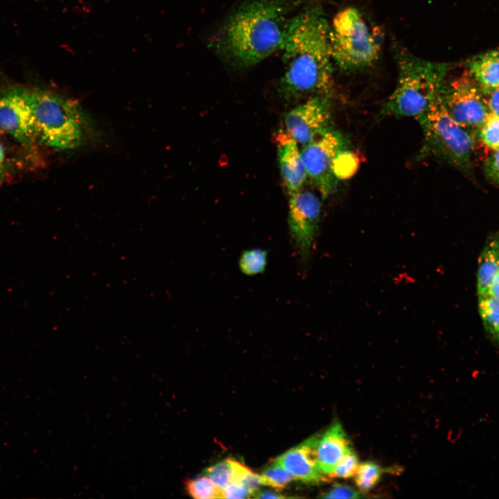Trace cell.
I'll return each instance as SVG.
<instances>
[{
	"label": "cell",
	"mask_w": 499,
	"mask_h": 499,
	"mask_svg": "<svg viewBox=\"0 0 499 499\" xmlns=\"http://www.w3.org/2000/svg\"><path fill=\"white\" fill-rule=\"evenodd\" d=\"M263 485L283 489L294 480L292 475L278 462L274 460L261 474Z\"/></svg>",
	"instance_id": "obj_22"
},
{
	"label": "cell",
	"mask_w": 499,
	"mask_h": 499,
	"mask_svg": "<svg viewBox=\"0 0 499 499\" xmlns=\"http://www.w3.org/2000/svg\"><path fill=\"white\" fill-rule=\"evenodd\" d=\"M482 90L499 87V49L470 58L466 69Z\"/></svg>",
	"instance_id": "obj_15"
},
{
	"label": "cell",
	"mask_w": 499,
	"mask_h": 499,
	"mask_svg": "<svg viewBox=\"0 0 499 499\" xmlns=\"http://www.w3.org/2000/svg\"><path fill=\"white\" fill-rule=\"evenodd\" d=\"M359 159L348 148L342 150L337 155L333 165V172L339 180L350 177L358 166Z\"/></svg>",
	"instance_id": "obj_24"
},
{
	"label": "cell",
	"mask_w": 499,
	"mask_h": 499,
	"mask_svg": "<svg viewBox=\"0 0 499 499\" xmlns=\"http://www.w3.org/2000/svg\"><path fill=\"white\" fill-rule=\"evenodd\" d=\"M184 487L186 492L193 498H223L222 489L206 475L188 479L184 482Z\"/></svg>",
	"instance_id": "obj_20"
},
{
	"label": "cell",
	"mask_w": 499,
	"mask_h": 499,
	"mask_svg": "<svg viewBox=\"0 0 499 499\" xmlns=\"http://www.w3.org/2000/svg\"><path fill=\"white\" fill-rule=\"evenodd\" d=\"M257 498H284L287 496H283L281 493L274 491L265 490V491H257L253 496Z\"/></svg>",
	"instance_id": "obj_30"
},
{
	"label": "cell",
	"mask_w": 499,
	"mask_h": 499,
	"mask_svg": "<svg viewBox=\"0 0 499 499\" xmlns=\"http://www.w3.org/2000/svg\"><path fill=\"white\" fill-rule=\"evenodd\" d=\"M223 498H246L253 496L248 488L240 482H234L222 489Z\"/></svg>",
	"instance_id": "obj_27"
},
{
	"label": "cell",
	"mask_w": 499,
	"mask_h": 499,
	"mask_svg": "<svg viewBox=\"0 0 499 499\" xmlns=\"http://www.w3.org/2000/svg\"><path fill=\"white\" fill-rule=\"evenodd\" d=\"M331 98L313 96L289 110L284 130L304 146L332 127Z\"/></svg>",
	"instance_id": "obj_10"
},
{
	"label": "cell",
	"mask_w": 499,
	"mask_h": 499,
	"mask_svg": "<svg viewBox=\"0 0 499 499\" xmlns=\"http://www.w3.org/2000/svg\"><path fill=\"white\" fill-rule=\"evenodd\" d=\"M319 435H315L288 450L275 460L285 468L295 480L317 484L327 480L317 465L316 445Z\"/></svg>",
	"instance_id": "obj_12"
},
{
	"label": "cell",
	"mask_w": 499,
	"mask_h": 499,
	"mask_svg": "<svg viewBox=\"0 0 499 499\" xmlns=\"http://www.w3.org/2000/svg\"><path fill=\"white\" fill-rule=\"evenodd\" d=\"M499 271V233L489 236L478 259L477 290L478 297L487 293Z\"/></svg>",
	"instance_id": "obj_16"
},
{
	"label": "cell",
	"mask_w": 499,
	"mask_h": 499,
	"mask_svg": "<svg viewBox=\"0 0 499 499\" xmlns=\"http://www.w3.org/2000/svg\"><path fill=\"white\" fill-rule=\"evenodd\" d=\"M325 498H360L363 497L356 489L342 484H335L321 496Z\"/></svg>",
	"instance_id": "obj_26"
},
{
	"label": "cell",
	"mask_w": 499,
	"mask_h": 499,
	"mask_svg": "<svg viewBox=\"0 0 499 499\" xmlns=\"http://www.w3.org/2000/svg\"><path fill=\"white\" fill-rule=\"evenodd\" d=\"M321 202L303 189L289 194L288 223L295 254L302 263L311 255L319 231Z\"/></svg>",
	"instance_id": "obj_9"
},
{
	"label": "cell",
	"mask_w": 499,
	"mask_h": 499,
	"mask_svg": "<svg viewBox=\"0 0 499 499\" xmlns=\"http://www.w3.org/2000/svg\"><path fill=\"white\" fill-rule=\"evenodd\" d=\"M478 131L480 141L487 148L491 150L499 148L498 116L489 112Z\"/></svg>",
	"instance_id": "obj_23"
},
{
	"label": "cell",
	"mask_w": 499,
	"mask_h": 499,
	"mask_svg": "<svg viewBox=\"0 0 499 499\" xmlns=\"http://www.w3.org/2000/svg\"><path fill=\"white\" fill-rule=\"evenodd\" d=\"M348 146L344 135L331 128L302 146L301 152L307 178L324 198L332 195L338 188L339 180L333 172L334 161Z\"/></svg>",
	"instance_id": "obj_7"
},
{
	"label": "cell",
	"mask_w": 499,
	"mask_h": 499,
	"mask_svg": "<svg viewBox=\"0 0 499 499\" xmlns=\"http://www.w3.org/2000/svg\"><path fill=\"white\" fill-rule=\"evenodd\" d=\"M334 64L346 72L372 66L378 59L380 44L360 12L353 7L339 11L329 29Z\"/></svg>",
	"instance_id": "obj_6"
},
{
	"label": "cell",
	"mask_w": 499,
	"mask_h": 499,
	"mask_svg": "<svg viewBox=\"0 0 499 499\" xmlns=\"http://www.w3.org/2000/svg\"><path fill=\"white\" fill-rule=\"evenodd\" d=\"M4 157V150L3 146L0 144V164L3 161Z\"/></svg>",
	"instance_id": "obj_32"
},
{
	"label": "cell",
	"mask_w": 499,
	"mask_h": 499,
	"mask_svg": "<svg viewBox=\"0 0 499 499\" xmlns=\"http://www.w3.org/2000/svg\"><path fill=\"white\" fill-rule=\"evenodd\" d=\"M487 294L499 299V271L492 280Z\"/></svg>",
	"instance_id": "obj_31"
},
{
	"label": "cell",
	"mask_w": 499,
	"mask_h": 499,
	"mask_svg": "<svg viewBox=\"0 0 499 499\" xmlns=\"http://www.w3.org/2000/svg\"><path fill=\"white\" fill-rule=\"evenodd\" d=\"M329 29L326 16L319 5L307 6L291 19L281 49L283 73L279 88L287 101L332 97L334 63Z\"/></svg>",
	"instance_id": "obj_1"
},
{
	"label": "cell",
	"mask_w": 499,
	"mask_h": 499,
	"mask_svg": "<svg viewBox=\"0 0 499 499\" xmlns=\"http://www.w3.org/2000/svg\"><path fill=\"white\" fill-rule=\"evenodd\" d=\"M351 443L340 421L333 422L319 436L316 456L320 472L330 477L340 459L351 450Z\"/></svg>",
	"instance_id": "obj_14"
},
{
	"label": "cell",
	"mask_w": 499,
	"mask_h": 499,
	"mask_svg": "<svg viewBox=\"0 0 499 499\" xmlns=\"http://www.w3.org/2000/svg\"><path fill=\"white\" fill-rule=\"evenodd\" d=\"M0 129L24 144L37 139L33 112L20 88L0 94Z\"/></svg>",
	"instance_id": "obj_11"
},
{
	"label": "cell",
	"mask_w": 499,
	"mask_h": 499,
	"mask_svg": "<svg viewBox=\"0 0 499 499\" xmlns=\"http://www.w3.org/2000/svg\"><path fill=\"white\" fill-rule=\"evenodd\" d=\"M268 252L261 248L244 250L238 259L240 271L247 276H255L264 272L268 264Z\"/></svg>",
	"instance_id": "obj_19"
},
{
	"label": "cell",
	"mask_w": 499,
	"mask_h": 499,
	"mask_svg": "<svg viewBox=\"0 0 499 499\" xmlns=\"http://www.w3.org/2000/svg\"><path fill=\"white\" fill-rule=\"evenodd\" d=\"M281 175L289 194L302 189L307 179L299 144L283 129L276 136Z\"/></svg>",
	"instance_id": "obj_13"
},
{
	"label": "cell",
	"mask_w": 499,
	"mask_h": 499,
	"mask_svg": "<svg viewBox=\"0 0 499 499\" xmlns=\"http://www.w3.org/2000/svg\"><path fill=\"white\" fill-rule=\"evenodd\" d=\"M417 121L423 136L418 154L419 159L435 158L461 170H469L475 148L474 139L467 130L451 118L439 94L427 113Z\"/></svg>",
	"instance_id": "obj_5"
},
{
	"label": "cell",
	"mask_w": 499,
	"mask_h": 499,
	"mask_svg": "<svg viewBox=\"0 0 499 499\" xmlns=\"http://www.w3.org/2000/svg\"><path fill=\"white\" fill-rule=\"evenodd\" d=\"M482 92L489 112L499 116V87Z\"/></svg>",
	"instance_id": "obj_29"
},
{
	"label": "cell",
	"mask_w": 499,
	"mask_h": 499,
	"mask_svg": "<svg viewBox=\"0 0 499 499\" xmlns=\"http://www.w3.org/2000/svg\"><path fill=\"white\" fill-rule=\"evenodd\" d=\"M301 0H244L213 37L216 54L232 67L254 66L281 49Z\"/></svg>",
	"instance_id": "obj_2"
},
{
	"label": "cell",
	"mask_w": 499,
	"mask_h": 499,
	"mask_svg": "<svg viewBox=\"0 0 499 499\" xmlns=\"http://www.w3.org/2000/svg\"><path fill=\"white\" fill-rule=\"evenodd\" d=\"M478 309L485 329L495 339L499 329V299L488 294L479 296Z\"/></svg>",
	"instance_id": "obj_18"
},
{
	"label": "cell",
	"mask_w": 499,
	"mask_h": 499,
	"mask_svg": "<svg viewBox=\"0 0 499 499\" xmlns=\"http://www.w3.org/2000/svg\"><path fill=\"white\" fill-rule=\"evenodd\" d=\"M383 470L377 463L366 461L360 464L355 475L356 486L362 491L373 489L380 480Z\"/></svg>",
	"instance_id": "obj_21"
},
{
	"label": "cell",
	"mask_w": 499,
	"mask_h": 499,
	"mask_svg": "<svg viewBox=\"0 0 499 499\" xmlns=\"http://www.w3.org/2000/svg\"><path fill=\"white\" fill-rule=\"evenodd\" d=\"M494 340L499 343V329H498V331L497 332L496 336Z\"/></svg>",
	"instance_id": "obj_33"
},
{
	"label": "cell",
	"mask_w": 499,
	"mask_h": 499,
	"mask_svg": "<svg viewBox=\"0 0 499 499\" xmlns=\"http://www.w3.org/2000/svg\"><path fill=\"white\" fill-rule=\"evenodd\" d=\"M20 89L32 110L37 138L60 150L73 149L82 144L83 115L76 104L49 91Z\"/></svg>",
	"instance_id": "obj_4"
},
{
	"label": "cell",
	"mask_w": 499,
	"mask_h": 499,
	"mask_svg": "<svg viewBox=\"0 0 499 499\" xmlns=\"http://www.w3.org/2000/svg\"><path fill=\"white\" fill-rule=\"evenodd\" d=\"M251 471L238 461L227 458L208 467L204 473L220 488L224 489L232 482H241Z\"/></svg>",
	"instance_id": "obj_17"
},
{
	"label": "cell",
	"mask_w": 499,
	"mask_h": 499,
	"mask_svg": "<svg viewBox=\"0 0 499 499\" xmlns=\"http://www.w3.org/2000/svg\"><path fill=\"white\" fill-rule=\"evenodd\" d=\"M396 62V85L382 105L378 116L418 120L437 100L452 67L449 63L420 58L406 50L398 51Z\"/></svg>",
	"instance_id": "obj_3"
},
{
	"label": "cell",
	"mask_w": 499,
	"mask_h": 499,
	"mask_svg": "<svg viewBox=\"0 0 499 499\" xmlns=\"http://www.w3.org/2000/svg\"><path fill=\"white\" fill-rule=\"evenodd\" d=\"M439 96L451 118L467 130H478L489 114L482 89L466 69L454 79L446 80Z\"/></svg>",
	"instance_id": "obj_8"
},
{
	"label": "cell",
	"mask_w": 499,
	"mask_h": 499,
	"mask_svg": "<svg viewBox=\"0 0 499 499\" xmlns=\"http://www.w3.org/2000/svg\"><path fill=\"white\" fill-rule=\"evenodd\" d=\"M487 176L499 184V148L492 150L484 162Z\"/></svg>",
	"instance_id": "obj_28"
},
{
	"label": "cell",
	"mask_w": 499,
	"mask_h": 499,
	"mask_svg": "<svg viewBox=\"0 0 499 499\" xmlns=\"http://www.w3.org/2000/svg\"><path fill=\"white\" fill-rule=\"evenodd\" d=\"M359 465L358 457L352 449L340 459L330 477L342 479L354 477Z\"/></svg>",
	"instance_id": "obj_25"
}]
</instances>
